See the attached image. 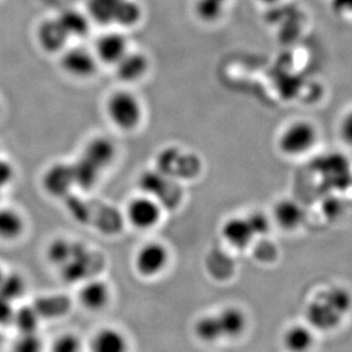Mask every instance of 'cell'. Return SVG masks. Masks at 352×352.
<instances>
[{
  "label": "cell",
  "instance_id": "cell-1",
  "mask_svg": "<svg viewBox=\"0 0 352 352\" xmlns=\"http://www.w3.org/2000/svg\"><path fill=\"white\" fill-rule=\"evenodd\" d=\"M319 132L315 124L305 119L289 122L277 139V148L287 158H300L311 153L318 142Z\"/></svg>",
  "mask_w": 352,
  "mask_h": 352
},
{
  "label": "cell",
  "instance_id": "cell-2",
  "mask_svg": "<svg viewBox=\"0 0 352 352\" xmlns=\"http://www.w3.org/2000/svg\"><path fill=\"white\" fill-rule=\"evenodd\" d=\"M107 113L118 129L132 131L141 122L142 105L131 91H115L107 101Z\"/></svg>",
  "mask_w": 352,
  "mask_h": 352
},
{
  "label": "cell",
  "instance_id": "cell-3",
  "mask_svg": "<svg viewBox=\"0 0 352 352\" xmlns=\"http://www.w3.org/2000/svg\"><path fill=\"white\" fill-rule=\"evenodd\" d=\"M305 318L312 329L331 332L341 325L344 316L320 292L307 305Z\"/></svg>",
  "mask_w": 352,
  "mask_h": 352
},
{
  "label": "cell",
  "instance_id": "cell-4",
  "mask_svg": "<svg viewBox=\"0 0 352 352\" xmlns=\"http://www.w3.org/2000/svg\"><path fill=\"white\" fill-rule=\"evenodd\" d=\"M170 261L166 246L157 241L143 245L136 253L135 269L141 277L155 278L162 274Z\"/></svg>",
  "mask_w": 352,
  "mask_h": 352
},
{
  "label": "cell",
  "instance_id": "cell-5",
  "mask_svg": "<svg viewBox=\"0 0 352 352\" xmlns=\"http://www.w3.org/2000/svg\"><path fill=\"white\" fill-rule=\"evenodd\" d=\"M162 210L160 204L150 197H138L127 207L129 222L140 230H148L160 222Z\"/></svg>",
  "mask_w": 352,
  "mask_h": 352
},
{
  "label": "cell",
  "instance_id": "cell-6",
  "mask_svg": "<svg viewBox=\"0 0 352 352\" xmlns=\"http://www.w3.org/2000/svg\"><path fill=\"white\" fill-rule=\"evenodd\" d=\"M305 210L294 199L284 198L274 204L272 219L284 231H295L305 222Z\"/></svg>",
  "mask_w": 352,
  "mask_h": 352
},
{
  "label": "cell",
  "instance_id": "cell-7",
  "mask_svg": "<svg viewBox=\"0 0 352 352\" xmlns=\"http://www.w3.org/2000/svg\"><path fill=\"white\" fill-rule=\"evenodd\" d=\"M61 67L69 75L77 78H87L96 70V61L94 56L84 48H72L62 56Z\"/></svg>",
  "mask_w": 352,
  "mask_h": 352
},
{
  "label": "cell",
  "instance_id": "cell-8",
  "mask_svg": "<svg viewBox=\"0 0 352 352\" xmlns=\"http://www.w3.org/2000/svg\"><path fill=\"white\" fill-rule=\"evenodd\" d=\"M75 186L72 165L55 164L43 176L45 191L53 197L65 196Z\"/></svg>",
  "mask_w": 352,
  "mask_h": 352
},
{
  "label": "cell",
  "instance_id": "cell-9",
  "mask_svg": "<svg viewBox=\"0 0 352 352\" xmlns=\"http://www.w3.org/2000/svg\"><path fill=\"white\" fill-rule=\"evenodd\" d=\"M221 234L228 244L238 250L248 248L255 238L248 217H230L222 226Z\"/></svg>",
  "mask_w": 352,
  "mask_h": 352
},
{
  "label": "cell",
  "instance_id": "cell-10",
  "mask_svg": "<svg viewBox=\"0 0 352 352\" xmlns=\"http://www.w3.org/2000/svg\"><path fill=\"white\" fill-rule=\"evenodd\" d=\"M78 298L82 307H85L87 310L100 311L109 305L111 291L105 281L94 279L82 285Z\"/></svg>",
  "mask_w": 352,
  "mask_h": 352
},
{
  "label": "cell",
  "instance_id": "cell-11",
  "mask_svg": "<svg viewBox=\"0 0 352 352\" xmlns=\"http://www.w3.org/2000/svg\"><path fill=\"white\" fill-rule=\"evenodd\" d=\"M89 349L91 352H129V341L119 329L103 327L91 338Z\"/></svg>",
  "mask_w": 352,
  "mask_h": 352
},
{
  "label": "cell",
  "instance_id": "cell-12",
  "mask_svg": "<svg viewBox=\"0 0 352 352\" xmlns=\"http://www.w3.org/2000/svg\"><path fill=\"white\" fill-rule=\"evenodd\" d=\"M82 157L98 170H103L115 160V144L108 138H94L86 144Z\"/></svg>",
  "mask_w": 352,
  "mask_h": 352
},
{
  "label": "cell",
  "instance_id": "cell-13",
  "mask_svg": "<svg viewBox=\"0 0 352 352\" xmlns=\"http://www.w3.org/2000/svg\"><path fill=\"white\" fill-rule=\"evenodd\" d=\"M68 39V34L58 19L44 21L38 29V43L48 53H56L63 50Z\"/></svg>",
  "mask_w": 352,
  "mask_h": 352
},
{
  "label": "cell",
  "instance_id": "cell-14",
  "mask_svg": "<svg viewBox=\"0 0 352 352\" xmlns=\"http://www.w3.org/2000/svg\"><path fill=\"white\" fill-rule=\"evenodd\" d=\"M127 53V41L117 32L105 34L96 43L98 58L108 65H116Z\"/></svg>",
  "mask_w": 352,
  "mask_h": 352
},
{
  "label": "cell",
  "instance_id": "cell-15",
  "mask_svg": "<svg viewBox=\"0 0 352 352\" xmlns=\"http://www.w3.org/2000/svg\"><path fill=\"white\" fill-rule=\"evenodd\" d=\"M223 338L236 339L248 329V317L238 307L229 305L217 314Z\"/></svg>",
  "mask_w": 352,
  "mask_h": 352
},
{
  "label": "cell",
  "instance_id": "cell-16",
  "mask_svg": "<svg viewBox=\"0 0 352 352\" xmlns=\"http://www.w3.org/2000/svg\"><path fill=\"white\" fill-rule=\"evenodd\" d=\"M148 70V58L141 53H126L117 63L116 72L122 82H136Z\"/></svg>",
  "mask_w": 352,
  "mask_h": 352
},
{
  "label": "cell",
  "instance_id": "cell-17",
  "mask_svg": "<svg viewBox=\"0 0 352 352\" xmlns=\"http://www.w3.org/2000/svg\"><path fill=\"white\" fill-rule=\"evenodd\" d=\"M283 343L288 352H309L315 344V336L308 326L296 324L286 329Z\"/></svg>",
  "mask_w": 352,
  "mask_h": 352
},
{
  "label": "cell",
  "instance_id": "cell-18",
  "mask_svg": "<svg viewBox=\"0 0 352 352\" xmlns=\"http://www.w3.org/2000/svg\"><path fill=\"white\" fill-rule=\"evenodd\" d=\"M89 256L80 245H76L75 253L67 263L61 267L62 277L67 283L82 280L88 272Z\"/></svg>",
  "mask_w": 352,
  "mask_h": 352
},
{
  "label": "cell",
  "instance_id": "cell-19",
  "mask_svg": "<svg viewBox=\"0 0 352 352\" xmlns=\"http://www.w3.org/2000/svg\"><path fill=\"white\" fill-rule=\"evenodd\" d=\"M197 339L204 343H215L223 339L217 315L201 316L193 325Z\"/></svg>",
  "mask_w": 352,
  "mask_h": 352
},
{
  "label": "cell",
  "instance_id": "cell-20",
  "mask_svg": "<svg viewBox=\"0 0 352 352\" xmlns=\"http://www.w3.org/2000/svg\"><path fill=\"white\" fill-rule=\"evenodd\" d=\"M24 230L23 217L16 210L10 208L0 210V238L3 241H14L20 237Z\"/></svg>",
  "mask_w": 352,
  "mask_h": 352
},
{
  "label": "cell",
  "instance_id": "cell-21",
  "mask_svg": "<svg viewBox=\"0 0 352 352\" xmlns=\"http://www.w3.org/2000/svg\"><path fill=\"white\" fill-rule=\"evenodd\" d=\"M41 315L32 305H23L14 311L13 322L20 334L37 333Z\"/></svg>",
  "mask_w": 352,
  "mask_h": 352
},
{
  "label": "cell",
  "instance_id": "cell-22",
  "mask_svg": "<svg viewBox=\"0 0 352 352\" xmlns=\"http://www.w3.org/2000/svg\"><path fill=\"white\" fill-rule=\"evenodd\" d=\"M72 174L75 179V186H78L82 189H91L98 181V174L101 170L95 167L93 164L89 163L82 156L80 160H77L76 164L72 165Z\"/></svg>",
  "mask_w": 352,
  "mask_h": 352
},
{
  "label": "cell",
  "instance_id": "cell-23",
  "mask_svg": "<svg viewBox=\"0 0 352 352\" xmlns=\"http://www.w3.org/2000/svg\"><path fill=\"white\" fill-rule=\"evenodd\" d=\"M58 22L61 23L65 32L70 36L75 37H82L88 32V21L84 14L78 10H67L63 13L60 14L58 17Z\"/></svg>",
  "mask_w": 352,
  "mask_h": 352
},
{
  "label": "cell",
  "instance_id": "cell-24",
  "mask_svg": "<svg viewBox=\"0 0 352 352\" xmlns=\"http://www.w3.org/2000/svg\"><path fill=\"white\" fill-rule=\"evenodd\" d=\"M76 245L77 244L67 241L65 238L54 239L51 244L48 245V261L61 267L72 258V255L75 253Z\"/></svg>",
  "mask_w": 352,
  "mask_h": 352
},
{
  "label": "cell",
  "instance_id": "cell-25",
  "mask_svg": "<svg viewBox=\"0 0 352 352\" xmlns=\"http://www.w3.org/2000/svg\"><path fill=\"white\" fill-rule=\"evenodd\" d=\"M27 288L24 278L17 272L5 274L0 284V295L8 301L13 302L22 298Z\"/></svg>",
  "mask_w": 352,
  "mask_h": 352
},
{
  "label": "cell",
  "instance_id": "cell-26",
  "mask_svg": "<svg viewBox=\"0 0 352 352\" xmlns=\"http://www.w3.org/2000/svg\"><path fill=\"white\" fill-rule=\"evenodd\" d=\"M120 0H89L88 10L91 17L100 23H110L115 20Z\"/></svg>",
  "mask_w": 352,
  "mask_h": 352
},
{
  "label": "cell",
  "instance_id": "cell-27",
  "mask_svg": "<svg viewBox=\"0 0 352 352\" xmlns=\"http://www.w3.org/2000/svg\"><path fill=\"white\" fill-rule=\"evenodd\" d=\"M326 298L346 317L352 309V294L344 286H332L322 291Z\"/></svg>",
  "mask_w": 352,
  "mask_h": 352
},
{
  "label": "cell",
  "instance_id": "cell-28",
  "mask_svg": "<svg viewBox=\"0 0 352 352\" xmlns=\"http://www.w3.org/2000/svg\"><path fill=\"white\" fill-rule=\"evenodd\" d=\"M228 0H197L195 5L197 16L204 22H214L223 14Z\"/></svg>",
  "mask_w": 352,
  "mask_h": 352
},
{
  "label": "cell",
  "instance_id": "cell-29",
  "mask_svg": "<svg viewBox=\"0 0 352 352\" xmlns=\"http://www.w3.org/2000/svg\"><path fill=\"white\" fill-rule=\"evenodd\" d=\"M142 10L140 8L139 3L133 0H120L113 22L125 27H131L139 22Z\"/></svg>",
  "mask_w": 352,
  "mask_h": 352
},
{
  "label": "cell",
  "instance_id": "cell-30",
  "mask_svg": "<svg viewBox=\"0 0 352 352\" xmlns=\"http://www.w3.org/2000/svg\"><path fill=\"white\" fill-rule=\"evenodd\" d=\"M140 186L150 196H163L167 189L166 177L158 172H146L140 177Z\"/></svg>",
  "mask_w": 352,
  "mask_h": 352
},
{
  "label": "cell",
  "instance_id": "cell-31",
  "mask_svg": "<svg viewBox=\"0 0 352 352\" xmlns=\"http://www.w3.org/2000/svg\"><path fill=\"white\" fill-rule=\"evenodd\" d=\"M44 346L37 333L20 334L15 340L12 352H43Z\"/></svg>",
  "mask_w": 352,
  "mask_h": 352
},
{
  "label": "cell",
  "instance_id": "cell-32",
  "mask_svg": "<svg viewBox=\"0 0 352 352\" xmlns=\"http://www.w3.org/2000/svg\"><path fill=\"white\" fill-rule=\"evenodd\" d=\"M80 351H82V341L74 333H65L58 336L51 346V352Z\"/></svg>",
  "mask_w": 352,
  "mask_h": 352
},
{
  "label": "cell",
  "instance_id": "cell-33",
  "mask_svg": "<svg viewBox=\"0 0 352 352\" xmlns=\"http://www.w3.org/2000/svg\"><path fill=\"white\" fill-rule=\"evenodd\" d=\"M248 220L250 222L252 230L254 232L255 237L267 234L270 230V220L265 214L261 213V212L252 213L250 217H248Z\"/></svg>",
  "mask_w": 352,
  "mask_h": 352
},
{
  "label": "cell",
  "instance_id": "cell-34",
  "mask_svg": "<svg viewBox=\"0 0 352 352\" xmlns=\"http://www.w3.org/2000/svg\"><path fill=\"white\" fill-rule=\"evenodd\" d=\"M339 136L346 146L352 148V109L346 111L340 120Z\"/></svg>",
  "mask_w": 352,
  "mask_h": 352
},
{
  "label": "cell",
  "instance_id": "cell-35",
  "mask_svg": "<svg viewBox=\"0 0 352 352\" xmlns=\"http://www.w3.org/2000/svg\"><path fill=\"white\" fill-rule=\"evenodd\" d=\"M331 10L340 17H352V0H331Z\"/></svg>",
  "mask_w": 352,
  "mask_h": 352
},
{
  "label": "cell",
  "instance_id": "cell-36",
  "mask_svg": "<svg viewBox=\"0 0 352 352\" xmlns=\"http://www.w3.org/2000/svg\"><path fill=\"white\" fill-rule=\"evenodd\" d=\"M14 311L15 310L12 307V302L0 295V325L5 326L12 324Z\"/></svg>",
  "mask_w": 352,
  "mask_h": 352
},
{
  "label": "cell",
  "instance_id": "cell-37",
  "mask_svg": "<svg viewBox=\"0 0 352 352\" xmlns=\"http://www.w3.org/2000/svg\"><path fill=\"white\" fill-rule=\"evenodd\" d=\"M14 177V168L12 164L0 160V190L8 186Z\"/></svg>",
  "mask_w": 352,
  "mask_h": 352
},
{
  "label": "cell",
  "instance_id": "cell-38",
  "mask_svg": "<svg viewBox=\"0 0 352 352\" xmlns=\"http://www.w3.org/2000/svg\"><path fill=\"white\" fill-rule=\"evenodd\" d=\"M264 5H269V6H274L276 3H279L280 0H260Z\"/></svg>",
  "mask_w": 352,
  "mask_h": 352
},
{
  "label": "cell",
  "instance_id": "cell-39",
  "mask_svg": "<svg viewBox=\"0 0 352 352\" xmlns=\"http://www.w3.org/2000/svg\"><path fill=\"white\" fill-rule=\"evenodd\" d=\"M3 276H5V272H3V269L0 267V284H1V280H3Z\"/></svg>",
  "mask_w": 352,
  "mask_h": 352
},
{
  "label": "cell",
  "instance_id": "cell-40",
  "mask_svg": "<svg viewBox=\"0 0 352 352\" xmlns=\"http://www.w3.org/2000/svg\"><path fill=\"white\" fill-rule=\"evenodd\" d=\"M3 334H1V332H0V346H1V344H3Z\"/></svg>",
  "mask_w": 352,
  "mask_h": 352
}]
</instances>
